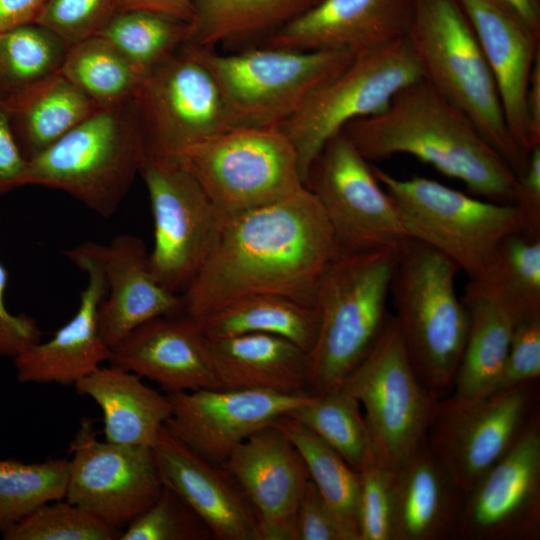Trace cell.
<instances>
[{
	"label": "cell",
	"mask_w": 540,
	"mask_h": 540,
	"mask_svg": "<svg viewBox=\"0 0 540 540\" xmlns=\"http://www.w3.org/2000/svg\"><path fill=\"white\" fill-rule=\"evenodd\" d=\"M340 253L320 204L305 186L224 220L213 250L181 294L184 312L198 321L256 294L315 307L321 279Z\"/></svg>",
	"instance_id": "cell-1"
},
{
	"label": "cell",
	"mask_w": 540,
	"mask_h": 540,
	"mask_svg": "<svg viewBox=\"0 0 540 540\" xmlns=\"http://www.w3.org/2000/svg\"><path fill=\"white\" fill-rule=\"evenodd\" d=\"M342 131L367 161L408 154L474 195L515 203L518 177L471 119L424 78L398 91L383 111L352 120Z\"/></svg>",
	"instance_id": "cell-2"
},
{
	"label": "cell",
	"mask_w": 540,
	"mask_h": 540,
	"mask_svg": "<svg viewBox=\"0 0 540 540\" xmlns=\"http://www.w3.org/2000/svg\"><path fill=\"white\" fill-rule=\"evenodd\" d=\"M397 247L340 253L316 297L318 330L308 352L309 393L338 388L370 352L389 317Z\"/></svg>",
	"instance_id": "cell-3"
},
{
	"label": "cell",
	"mask_w": 540,
	"mask_h": 540,
	"mask_svg": "<svg viewBox=\"0 0 540 540\" xmlns=\"http://www.w3.org/2000/svg\"><path fill=\"white\" fill-rule=\"evenodd\" d=\"M460 268L431 246L407 237L396 249L390 294L417 377L437 398L453 387L468 332L455 280Z\"/></svg>",
	"instance_id": "cell-4"
},
{
	"label": "cell",
	"mask_w": 540,
	"mask_h": 540,
	"mask_svg": "<svg viewBox=\"0 0 540 540\" xmlns=\"http://www.w3.org/2000/svg\"><path fill=\"white\" fill-rule=\"evenodd\" d=\"M407 39L423 78L471 119L520 180L529 154L509 132L492 73L459 1L414 0Z\"/></svg>",
	"instance_id": "cell-5"
},
{
	"label": "cell",
	"mask_w": 540,
	"mask_h": 540,
	"mask_svg": "<svg viewBox=\"0 0 540 540\" xmlns=\"http://www.w3.org/2000/svg\"><path fill=\"white\" fill-rule=\"evenodd\" d=\"M145 155L135 97L99 109L28 160L22 186L62 191L110 218L139 175Z\"/></svg>",
	"instance_id": "cell-6"
},
{
	"label": "cell",
	"mask_w": 540,
	"mask_h": 540,
	"mask_svg": "<svg viewBox=\"0 0 540 540\" xmlns=\"http://www.w3.org/2000/svg\"><path fill=\"white\" fill-rule=\"evenodd\" d=\"M186 46L213 76L229 128H279L357 53L265 46L221 54L212 48Z\"/></svg>",
	"instance_id": "cell-7"
},
{
	"label": "cell",
	"mask_w": 540,
	"mask_h": 540,
	"mask_svg": "<svg viewBox=\"0 0 540 540\" xmlns=\"http://www.w3.org/2000/svg\"><path fill=\"white\" fill-rule=\"evenodd\" d=\"M409 235L479 275L507 236L523 233L518 208L481 200L421 176L399 179L371 165Z\"/></svg>",
	"instance_id": "cell-8"
},
{
	"label": "cell",
	"mask_w": 540,
	"mask_h": 540,
	"mask_svg": "<svg viewBox=\"0 0 540 540\" xmlns=\"http://www.w3.org/2000/svg\"><path fill=\"white\" fill-rule=\"evenodd\" d=\"M223 220L305 187L296 151L280 128H230L177 157Z\"/></svg>",
	"instance_id": "cell-9"
},
{
	"label": "cell",
	"mask_w": 540,
	"mask_h": 540,
	"mask_svg": "<svg viewBox=\"0 0 540 540\" xmlns=\"http://www.w3.org/2000/svg\"><path fill=\"white\" fill-rule=\"evenodd\" d=\"M423 78L407 37L358 51L336 76L315 89L279 128L292 143L305 184L329 139L350 121L383 111L395 94Z\"/></svg>",
	"instance_id": "cell-10"
},
{
	"label": "cell",
	"mask_w": 540,
	"mask_h": 540,
	"mask_svg": "<svg viewBox=\"0 0 540 540\" xmlns=\"http://www.w3.org/2000/svg\"><path fill=\"white\" fill-rule=\"evenodd\" d=\"M340 386L363 408L376 461L386 469L398 466L426 440L439 398L417 377L394 315Z\"/></svg>",
	"instance_id": "cell-11"
},
{
	"label": "cell",
	"mask_w": 540,
	"mask_h": 540,
	"mask_svg": "<svg viewBox=\"0 0 540 540\" xmlns=\"http://www.w3.org/2000/svg\"><path fill=\"white\" fill-rule=\"evenodd\" d=\"M540 413L539 380L485 396L438 399L426 442L464 496Z\"/></svg>",
	"instance_id": "cell-12"
},
{
	"label": "cell",
	"mask_w": 540,
	"mask_h": 540,
	"mask_svg": "<svg viewBox=\"0 0 540 540\" xmlns=\"http://www.w3.org/2000/svg\"><path fill=\"white\" fill-rule=\"evenodd\" d=\"M139 175L153 217L151 268L167 289L182 294L213 250L224 220L177 158L145 155Z\"/></svg>",
	"instance_id": "cell-13"
},
{
	"label": "cell",
	"mask_w": 540,
	"mask_h": 540,
	"mask_svg": "<svg viewBox=\"0 0 540 540\" xmlns=\"http://www.w3.org/2000/svg\"><path fill=\"white\" fill-rule=\"evenodd\" d=\"M305 186L320 204L342 252L397 247L409 237L371 164L343 131L317 155Z\"/></svg>",
	"instance_id": "cell-14"
},
{
	"label": "cell",
	"mask_w": 540,
	"mask_h": 540,
	"mask_svg": "<svg viewBox=\"0 0 540 540\" xmlns=\"http://www.w3.org/2000/svg\"><path fill=\"white\" fill-rule=\"evenodd\" d=\"M136 103L146 155L177 158L230 129L213 76L186 44L146 74Z\"/></svg>",
	"instance_id": "cell-15"
},
{
	"label": "cell",
	"mask_w": 540,
	"mask_h": 540,
	"mask_svg": "<svg viewBox=\"0 0 540 540\" xmlns=\"http://www.w3.org/2000/svg\"><path fill=\"white\" fill-rule=\"evenodd\" d=\"M70 454L64 499L119 530L162 490L151 447L98 440L89 419L82 421Z\"/></svg>",
	"instance_id": "cell-16"
},
{
	"label": "cell",
	"mask_w": 540,
	"mask_h": 540,
	"mask_svg": "<svg viewBox=\"0 0 540 540\" xmlns=\"http://www.w3.org/2000/svg\"><path fill=\"white\" fill-rule=\"evenodd\" d=\"M540 539V413L464 496L455 540Z\"/></svg>",
	"instance_id": "cell-17"
},
{
	"label": "cell",
	"mask_w": 540,
	"mask_h": 540,
	"mask_svg": "<svg viewBox=\"0 0 540 540\" xmlns=\"http://www.w3.org/2000/svg\"><path fill=\"white\" fill-rule=\"evenodd\" d=\"M168 395L172 413L164 425L166 431L219 465L252 433L287 415L311 396L222 388Z\"/></svg>",
	"instance_id": "cell-18"
},
{
	"label": "cell",
	"mask_w": 540,
	"mask_h": 540,
	"mask_svg": "<svg viewBox=\"0 0 540 540\" xmlns=\"http://www.w3.org/2000/svg\"><path fill=\"white\" fill-rule=\"evenodd\" d=\"M101 247L89 241L62 252L86 274L87 283L70 320L49 340L34 343L13 358L19 382L74 386L110 361L112 349L99 325V311L107 293Z\"/></svg>",
	"instance_id": "cell-19"
},
{
	"label": "cell",
	"mask_w": 540,
	"mask_h": 540,
	"mask_svg": "<svg viewBox=\"0 0 540 540\" xmlns=\"http://www.w3.org/2000/svg\"><path fill=\"white\" fill-rule=\"evenodd\" d=\"M222 466L254 508L261 540H298L296 511L310 477L279 427L272 423L252 433Z\"/></svg>",
	"instance_id": "cell-20"
},
{
	"label": "cell",
	"mask_w": 540,
	"mask_h": 540,
	"mask_svg": "<svg viewBox=\"0 0 540 540\" xmlns=\"http://www.w3.org/2000/svg\"><path fill=\"white\" fill-rule=\"evenodd\" d=\"M163 486L179 495L218 540H261L256 513L222 466L200 456L163 427L152 446Z\"/></svg>",
	"instance_id": "cell-21"
},
{
	"label": "cell",
	"mask_w": 540,
	"mask_h": 540,
	"mask_svg": "<svg viewBox=\"0 0 540 540\" xmlns=\"http://www.w3.org/2000/svg\"><path fill=\"white\" fill-rule=\"evenodd\" d=\"M109 362L155 382L166 394L220 388L208 339L184 311L134 329L112 348Z\"/></svg>",
	"instance_id": "cell-22"
},
{
	"label": "cell",
	"mask_w": 540,
	"mask_h": 540,
	"mask_svg": "<svg viewBox=\"0 0 540 540\" xmlns=\"http://www.w3.org/2000/svg\"><path fill=\"white\" fill-rule=\"evenodd\" d=\"M414 0H320L273 32L265 46L356 52L407 37Z\"/></svg>",
	"instance_id": "cell-23"
},
{
	"label": "cell",
	"mask_w": 540,
	"mask_h": 540,
	"mask_svg": "<svg viewBox=\"0 0 540 540\" xmlns=\"http://www.w3.org/2000/svg\"><path fill=\"white\" fill-rule=\"evenodd\" d=\"M107 285L99 311L102 337L112 349L140 325L184 311L181 294L155 276L144 241L132 234L115 236L101 247Z\"/></svg>",
	"instance_id": "cell-24"
},
{
	"label": "cell",
	"mask_w": 540,
	"mask_h": 540,
	"mask_svg": "<svg viewBox=\"0 0 540 540\" xmlns=\"http://www.w3.org/2000/svg\"><path fill=\"white\" fill-rule=\"evenodd\" d=\"M495 81L504 118L520 149L529 154L525 103L540 34L494 0H458Z\"/></svg>",
	"instance_id": "cell-25"
},
{
	"label": "cell",
	"mask_w": 540,
	"mask_h": 540,
	"mask_svg": "<svg viewBox=\"0 0 540 540\" xmlns=\"http://www.w3.org/2000/svg\"><path fill=\"white\" fill-rule=\"evenodd\" d=\"M391 540H455L464 494L426 440L390 470Z\"/></svg>",
	"instance_id": "cell-26"
},
{
	"label": "cell",
	"mask_w": 540,
	"mask_h": 540,
	"mask_svg": "<svg viewBox=\"0 0 540 540\" xmlns=\"http://www.w3.org/2000/svg\"><path fill=\"white\" fill-rule=\"evenodd\" d=\"M208 348L222 389L309 393L308 353L288 339L242 334L208 339Z\"/></svg>",
	"instance_id": "cell-27"
},
{
	"label": "cell",
	"mask_w": 540,
	"mask_h": 540,
	"mask_svg": "<svg viewBox=\"0 0 540 540\" xmlns=\"http://www.w3.org/2000/svg\"><path fill=\"white\" fill-rule=\"evenodd\" d=\"M74 387L99 406L104 440L112 443L152 448L172 413L168 394L145 384L138 375L112 365L99 367Z\"/></svg>",
	"instance_id": "cell-28"
},
{
	"label": "cell",
	"mask_w": 540,
	"mask_h": 540,
	"mask_svg": "<svg viewBox=\"0 0 540 540\" xmlns=\"http://www.w3.org/2000/svg\"><path fill=\"white\" fill-rule=\"evenodd\" d=\"M5 108L27 161L102 109L60 70L22 92Z\"/></svg>",
	"instance_id": "cell-29"
},
{
	"label": "cell",
	"mask_w": 540,
	"mask_h": 540,
	"mask_svg": "<svg viewBox=\"0 0 540 540\" xmlns=\"http://www.w3.org/2000/svg\"><path fill=\"white\" fill-rule=\"evenodd\" d=\"M462 302L468 314V332L453 382L454 393L485 396L500 375L517 322L493 298L467 286Z\"/></svg>",
	"instance_id": "cell-30"
},
{
	"label": "cell",
	"mask_w": 540,
	"mask_h": 540,
	"mask_svg": "<svg viewBox=\"0 0 540 540\" xmlns=\"http://www.w3.org/2000/svg\"><path fill=\"white\" fill-rule=\"evenodd\" d=\"M197 322L208 339L271 334L290 340L307 353L318 330L315 307L275 294L237 299Z\"/></svg>",
	"instance_id": "cell-31"
},
{
	"label": "cell",
	"mask_w": 540,
	"mask_h": 540,
	"mask_svg": "<svg viewBox=\"0 0 540 540\" xmlns=\"http://www.w3.org/2000/svg\"><path fill=\"white\" fill-rule=\"evenodd\" d=\"M189 44L212 48L272 32L320 0H191Z\"/></svg>",
	"instance_id": "cell-32"
},
{
	"label": "cell",
	"mask_w": 540,
	"mask_h": 540,
	"mask_svg": "<svg viewBox=\"0 0 540 540\" xmlns=\"http://www.w3.org/2000/svg\"><path fill=\"white\" fill-rule=\"evenodd\" d=\"M467 287L493 298L516 322L540 312V238L505 237Z\"/></svg>",
	"instance_id": "cell-33"
},
{
	"label": "cell",
	"mask_w": 540,
	"mask_h": 540,
	"mask_svg": "<svg viewBox=\"0 0 540 540\" xmlns=\"http://www.w3.org/2000/svg\"><path fill=\"white\" fill-rule=\"evenodd\" d=\"M273 424L292 441L325 502L341 523L347 540H360L358 500L360 474L313 431L284 415Z\"/></svg>",
	"instance_id": "cell-34"
},
{
	"label": "cell",
	"mask_w": 540,
	"mask_h": 540,
	"mask_svg": "<svg viewBox=\"0 0 540 540\" xmlns=\"http://www.w3.org/2000/svg\"><path fill=\"white\" fill-rule=\"evenodd\" d=\"M60 71L100 108L135 98L145 77L116 47L98 35L69 47Z\"/></svg>",
	"instance_id": "cell-35"
},
{
	"label": "cell",
	"mask_w": 540,
	"mask_h": 540,
	"mask_svg": "<svg viewBox=\"0 0 540 540\" xmlns=\"http://www.w3.org/2000/svg\"><path fill=\"white\" fill-rule=\"evenodd\" d=\"M287 416L313 431L357 472L377 462L362 407L342 386L311 394Z\"/></svg>",
	"instance_id": "cell-36"
},
{
	"label": "cell",
	"mask_w": 540,
	"mask_h": 540,
	"mask_svg": "<svg viewBox=\"0 0 540 540\" xmlns=\"http://www.w3.org/2000/svg\"><path fill=\"white\" fill-rule=\"evenodd\" d=\"M116 47L145 76L184 46L190 23L145 10L116 11L96 34Z\"/></svg>",
	"instance_id": "cell-37"
},
{
	"label": "cell",
	"mask_w": 540,
	"mask_h": 540,
	"mask_svg": "<svg viewBox=\"0 0 540 540\" xmlns=\"http://www.w3.org/2000/svg\"><path fill=\"white\" fill-rule=\"evenodd\" d=\"M68 48L36 23L0 32V105L58 72Z\"/></svg>",
	"instance_id": "cell-38"
},
{
	"label": "cell",
	"mask_w": 540,
	"mask_h": 540,
	"mask_svg": "<svg viewBox=\"0 0 540 540\" xmlns=\"http://www.w3.org/2000/svg\"><path fill=\"white\" fill-rule=\"evenodd\" d=\"M68 462L0 460V530L39 506L65 498Z\"/></svg>",
	"instance_id": "cell-39"
},
{
	"label": "cell",
	"mask_w": 540,
	"mask_h": 540,
	"mask_svg": "<svg viewBox=\"0 0 540 540\" xmlns=\"http://www.w3.org/2000/svg\"><path fill=\"white\" fill-rule=\"evenodd\" d=\"M1 531L5 540H118L122 534L66 499L45 503Z\"/></svg>",
	"instance_id": "cell-40"
},
{
	"label": "cell",
	"mask_w": 540,
	"mask_h": 540,
	"mask_svg": "<svg viewBox=\"0 0 540 540\" xmlns=\"http://www.w3.org/2000/svg\"><path fill=\"white\" fill-rule=\"evenodd\" d=\"M212 535L191 507L166 486L142 514L123 529L120 540H206Z\"/></svg>",
	"instance_id": "cell-41"
},
{
	"label": "cell",
	"mask_w": 540,
	"mask_h": 540,
	"mask_svg": "<svg viewBox=\"0 0 540 540\" xmlns=\"http://www.w3.org/2000/svg\"><path fill=\"white\" fill-rule=\"evenodd\" d=\"M117 6L118 0H46L35 23L71 47L95 36Z\"/></svg>",
	"instance_id": "cell-42"
},
{
	"label": "cell",
	"mask_w": 540,
	"mask_h": 540,
	"mask_svg": "<svg viewBox=\"0 0 540 540\" xmlns=\"http://www.w3.org/2000/svg\"><path fill=\"white\" fill-rule=\"evenodd\" d=\"M358 529L360 540H391L392 499L390 470L378 462L360 472Z\"/></svg>",
	"instance_id": "cell-43"
},
{
	"label": "cell",
	"mask_w": 540,
	"mask_h": 540,
	"mask_svg": "<svg viewBox=\"0 0 540 540\" xmlns=\"http://www.w3.org/2000/svg\"><path fill=\"white\" fill-rule=\"evenodd\" d=\"M540 380V312L519 320L508 353L490 394Z\"/></svg>",
	"instance_id": "cell-44"
},
{
	"label": "cell",
	"mask_w": 540,
	"mask_h": 540,
	"mask_svg": "<svg viewBox=\"0 0 540 540\" xmlns=\"http://www.w3.org/2000/svg\"><path fill=\"white\" fill-rule=\"evenodd\" d=\"M298 540H347L344 529L311 480L296 511Z\"/></svg>",
	"instance_id": "cell-45"
},
{
	"label": "cell",
	"mask_w": 540,
	"mask_h": 540,
	"mask_svg": "<svg viewBox=\"0 0 540 540\" xmlns=\"http://www.w3.org/2000/svg\"><path fill=\"white\" fill-rule=\"evenodd\" d=\"M7 284L8 271L0 260V357L14 358L41 341L42 331L34 318L8 310L5 303Z\"/></svg>",
	"instance_id": "cell-46"
},
{
	"label": "cell",
	"mask_w": 540,
	"mask_h": 540,
	"mask_svg": "<svg viewBox=\"0 0 540 540\" xmlns=\"http://www.w3.org/2000/svg\"><path fill=\"white\" fill-rule=\"evenodd\" d=\"M514 205L523 221V234L540 238V145L529 153L527 169L519 180Z\"/></svg>",
	"instance_id": "cell-47"
},
{
	"label": "cell",
	"mask_w": 540,
	"mask_h": 540,
	"mask_svg": "<svg viewBox=\"0 0 540 540\" xmlns=\"http://www.w3.org/2000/svg\"><path fill=\"white\" fill-rule=\"evenodd\" d=\"M27 162L12 133L6 108L0 105V196L22 187Z\"/></svg>",
	"instance_id": "cell-48"
},
{
	"label": "cell",
	"mask_w": 540,
	"mask_h": 540,
	"mask_svg": "<svg viewBox=\"0 0 540 540\" xmlns=\"http://www.w3.org/2000/svg\"><path fill=\"white\" fill-rule=\"evenodd\" d=\"M526 138L529 152L540 145V54L532 68L526 103Z\"/></svg>",
	"instance_id": "cell-49"
},
{
	"label": "cell",
	"mask_w": 540,
	"mask_h": 540,
	"mask_svg": "<svg viewBox=\"0 0 540 540\" xmlns=\"http://www.w3.org/2000/svg\"><path fill=\"white\" fill-rule=\"evenodd\" d=\"M46 0H0V32L36 22Z\"/></svg>",
	"instance_id": "cell-50"
},
{
	"label": "cell",
	"mask_w": 540,
	"mask_h": 540,
	"mask_svg": "<svg viewBox=\"0 0 540 540\" xmlns=\"http://www.w3.org/2000/svg\"><path fill=\"white\" fill-rule=\"evenodd\" d=\"M145 10L165 14L191 24L194 8L191 0H118L117 11Z\"/></svg>",
	"instance_id": "cell-51"
},
{
	"label": "cell",
	"mask_w": 540,
	"mask_h": 540,
	"mask_svg": "<svg viewBox=\"0 0 540 540\" xmlns=\"http://www.w3.org/2000/svg\"><path fill=\"white\" fill-rule=\"evenodd\" d=\"M507 9L533 31L540 34L539 0H494Z\"/></svg>",
	"instance_id": "cell-52"
}]
</instances>
